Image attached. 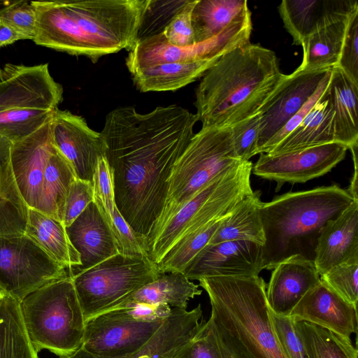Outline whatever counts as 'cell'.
<instances>
[{
	"mask_svg": "<svg viewBox=\"0 0 358 358\" xmlns=\"http://www.w3.org/2000/svg\"><path fill=\"white\" fill-rule=\"evenodd\" d=\"M196 114L177 105L139 113L132 106L108 113L101 132L117 207L147 249L166 202L175 164L194 136Z\"/></svg>",
	"mask_w": 358,
	"mask_h": 358,
	"instance_id": "6da1fadb",
	"label": "cell"
},
{
	"mask_svg": "<svg viewBox=\"0 0 358 358\" xmlns=\"http://www.w3.org/2000/svg\"><path fill=\"white\" fill-rule=\"evenodd\" d=\"M147 0L32 1L38 45L92 60L131 50Z\"/></svg>",
	"mask_w": 358,
	"mask_h": 358,
	"instance_id": "7a4b0ae2",
	"label": "cell"
},
{
	"mask_svg": "<svg viewBox=\"0 0 358 358\" xmlns=\"http://www.w3.org/2000/svg\"><path fill=\"white\" fill-rule=\"evenodd\" d=\"M275 53L248 42L222 55L196 90L201 128L229 127L258 113L283 80Z\"/></svg>",
	"mask_w": 358,
	"mask_h": 358,
	"instance_id": "3957f363",
	"label": "cell"
},
{
	"mask_svg": "<svg viewBox=\"0 0 358 358\" xmlns=\"http://www.w3.org/2000/svg\"><path fill=\"white\" fill-rule=\"evenodd\" d=\"M353 201L346 189L334 184L288 192L262 203L264 269L272 270L296 255L313 261L323 227Z\"/></svg>",
	"mask_w": 358,
	"mask_h": 358,
	"instance_id": "277c9868",
	"label": "cell"
},
{
	"mask_svg": "<svg viewBox=\"0 0 358 358\" xmlns=\"http://www.w3.org/2000/svg\"><path fill=\"white\" fill-rule=\"evenodd\" d=\"M210 317L235 337L252 358H286L275 336L264 280L257 276L205 277Z\"/></svg>",
	"mask_w": 358,
	"mask_h": 358,
	"instance_id": "5b68a950",
	"label": "cell"
},
{
	"mask_svg": "<svg viewBox=\"0 0 358 358\" xmlns=\"http://www.w3.org/2000/svg\"><path fill=\"white\" fill-rule=\"evenodd\" d=\"M20 310L29 338L38 352L61 357L83 344L85 320L71 278L55 280L27 295Z\"/></svg>",
	"mask_w": 358,
	"mask_h": 358,
	"instance_id": "8992f818",
	"label": "cell"
},
{
	"mask_svg": "<svg viewBox=\"0 0 358 358\" xmlns=\"http://www.w3.org/2000/svg\"><path fill=\"white\" fill-rule=\"evenodd\" d=\"M62 99V86L48 64H6L0 80V136L12 143L29 136L51 118Z\"/></svg>",
	"mask_w": 358,
	"mask_h": 358,
	"instance_id": "52a82bcc",
	"label": "cell"
},
{
	"mask_svg": "<svg viewBox=\"0 0 358 358\" xmlns=\"http://www.w3.org/2000/svg\"><path fill=\"white\" fill-rule=\"evenodd\" d=\"M253 164L241 161L212 180L188 201L147 245L149 257L158 264L178 243L229 215L252 193Z\"/></svg>",
	"mask_w": 358,
	"mask_h": 358,
	"instance_id": "ba28073f",
	"label": "cell"
},
{
	"mask_svg": "<svg viewBox=\"0 0 358 358\" xmlns=\"http://www.w3.org/2000/svg\"><path fill=\"white\" fill-rule=\"evenodd\" d=\"M240 162L230 127L201 128L194 134L174 165L164 209L147 245L197 192Z\"/></svg>",
	"mask_w": 358,
	"mask_h": 358,
	"instance_id": "9c48e42d",
	"label": "cell"
},
{
	"mask_svg": "<svg viewBox=\"0 0 358 358\" xmlns=\"http://www.w3.org/2000/svg\"><path fill=\"white\" fill-rule=\"evenodd\" d=\"M168 305L136 304L113 308L85 322L82 348L104 358H127L138 354L170 315Z\"/></svg>",
	"mask_w": 358,
	"mask_h": 358,
	"instance_id": "30bf717a",
	"label": "cell"
},
{
	"mask_svg": "<svg viewBox=\"0 0 358 358\" xmlns=\"http://www.w3.org/2000/svg\"><path fill=\"white\" fill-rule=\"evenodd\" d=\"M161 274L148 256L117 254L71 277L85 322L155 280Z\"/></svg>",
	"mask_w": 358,
	"mask_h": 358,
	"instance_id": "8fae6325",
	"label": "cell"
},
{
	"mask_svg": "<svg viewBox=\"0 0 358 358\" xmlns=\"http://www.w3.org/2000/svg\"><path fill=\"white\" fill-rule=\"evenodd\" d=\"M69 276L68 268L26 234L0 236V285L18 301L47 284Z\"/></svg>",
	"mask_w": 358,
	"mask_h": 358,
	"instance_id": "7c38bea8",
	"label": "cell"
},
{
	"mask_svg": "<svg viewBox=\"0 0 358 358\" xmlns=\"http://www.w3.org/2000/svg\"><path fill=\"white\" fill-rule=\"evenodd\" d=\"M251 12L234 22L219 35L186 47L169 43L163 34L137 41L126 59L131 73L166 63H182L218 59L235 48L250 42Z\"/></svg>",
	"mask_w": 358,
	"mask_h": 358,
	"instance_id": "4fadbf2b",
	"label": "cell"
},
{
	"mask_svg": "<svg viewBox=\"0 0 358 358\" xmlns=\"http://www.w3.org/2000/svg\"><path fill=\"white\" fill-rule=\"evenodd\" d=\"M348 150L332 142L278 155L261 153L252 171L276 182L278 191L285 182H306L326 174L345 158Z\"/></svg>",
	"mask_w": 358,
	"mask_h": 358,
	"instance_id": "5bb4252c",
	"label": "cell"
},
{
	"mask_svg": "<svg viewBox=\"0 0 358 358\" xmlns=\"http://www.w3.org/2000/svg\"><path fill=\"white\" fill-rule=\"evenodd\" d=\"M53 145L72 166L76 177L92 182L106 145L101 132L92 129L80 116L56 109L50 120Z\"/></svg>",
	"mask_w": 358,
	"mask_h": 358,
	"instance_id": "9a60e30c",
	"label": "cell"
},
{
	"mask_svg": "<svg viewBox=\"0 0 358 358\" xmlns=\"http://www.w3.org/2000/svg\"><path fill=\"white\" fill-rule=\"evenodd\" d=\"M331 69L301 71L296 69L285 76L258 111L261 116L258 154L308 101Z\"/></svg>",
	"mask_w": 358,
	"mask_h": 358,
	"instance_id": "2e32d148",
	"label": "cell"
},
{
	"mask_svg": "<svg viewBox=\"0 0 358 358\" xmlns=\"http://www.w3.org/2000/svg\"><path fill=\"white\" fill-rule=\"evenodd\" d=\"M263 246L248 241L208 244L184 274L190 280L205 277L257 276L264 269Z\"/></svg>",
	"mask_w": 358,
	"mask_h": 358,
	"instance_id": "e0dca14e",
	"label": "cell"
},
{
	"mask_svg": "<svg viewBox=\"0 0 358 358\" xmlns=\"http://www.w3.org/2000/svg\"><path fill=\"white\" fill-rule=\"evenodd\" d=\"M50 120L38 129L12 143L10 163L19 191L29 208L38 210L45 169L53 147Z\"/></svg>",
	"mask_w": 358,
	"mask_h": 358,
	"instance_id": "ac0fdd59",
	"label": "cell"
},
{
	"mask_svg": "<svg viewBox=\"0 0 358 358\" xmlns=\"http://www.w3.org/2000/svg\"><path fill=\"white\" fill-rule=\"evenodd\" d=\"M289 316L294 321L308 322L347 338L357 332V306L321 281L303 295Z\"/></svg>",
	"mask_w": 358,
	"mask_h": 358,
	"instance_id": "d6986e66",
	"label": "cell"
},
{
	"mask_svg": "<svg viewBox=\"0 0 358 358\" xmlns=\"http://www.w3.org/2000/svg\"><path fill=\"white\" fill-rule=\"evenodd\" d=\"M357 8L355 0H283L278 12L293 43L302 47L311 34L348 20Z\"/></svg>",
	"mask_w": 358,
	"mask_h": 358,
	"instance_id": "ffe728a7",
	"label": "cell"
},
{
	"mask_svg": "<svg viewBox=\"0 0 358 358\" xmlns=\"http://www.w3.org/2000/svg\"><path fill=\"white\" fill-rule=\"evenodd\" d=\"M272 270L266 301L270 311L280 316H289L303 295L320 282L314 262L300 255L284 259Z\"/></svg>",
	"mask_w": 358,
	"mask_h": 358,
	"instance_id": "44dd1931",
	"label": "cell"
},
{
	"mask_svg": "<svg viewBox=\"0 0 358 358\" xmlns=\"http://www.w3.org/2000/svg\"><path fill=\"white\" fill-rule=\"evenodd\" d=\"M313 262L320 275L340 264H358V201L324 225Z\"/></svg>",
	"mask_w": 358,
	"mask_h": 358,
	"instance_id": "7402d4cb",
	"label": "cell"
},
{
	"mask_svg": "<svg viewBox=\"0 0 358 358\" xmlns=\"http://www.w3.org/2000/svg\"><path fill=\"white\" fill-rule=\"evenodd\" d=\"M66 231L81 262L79 266L69 271L70 277L119 253L110 229L94 201L66 227Z\"/></svg>",
	"mask_w": 358,
	"mask_h": 358,
	"instance_id": "603a6c76",
	"label": "cell"
},
{
	"mask_svg": "<svg viewBox=\"0 0 358 358\" xmlns=\"http://www.w3.org/2000/svg\"><path fill=\"white\" fill-rule=\"evenodd\" d=\"M201 304L192 310L174 308L151 341L136 355L127 358H173L196 334L202 326ZM61 358H104L82 348Z\"/></svg>",
	"mask_w": 358,
	"mask_h": 358,
	"instance_id": "cb8c5ba5",
	"label": "cell"
},
{
	"mask_svg": "<svg viewBox=\"0 0 358 358\" xmlns=\"http://www.w3.org/2000/svg\"><path fill=\"white\" fill-rule=\"evenodd\" d=\"M327 92L333 111L335 141L350 149L358 145V85L334 67Z\"/></svg>",
	"mask_w": 358,
	"mask_h": 358,
	"instance_id": "d4e9b609",
	"label": "cell"
},
{
	"mask_svg": "<svg viewBox=\"0 0 358 358\" xmlns=\"http://www.w3.org/2000/svg\"><path fill=\"white\" fill-rule=\"evenodd\" d=\"M199 287V285L192 282L182 273H161L155 280L123 299L110 309L136 304L168 305L171 308L187 309L188 301L201 294L202 290Z\"/></svg>",
	"mask_w": 358,
	"mask_h": 358,
	"instance_id": "484cf974",
	"label": "cell"
},
{
	"mask_svg": "<svg viewBox=\"0 0 358 358\" xmlns=\"http://www.w3.org/2000/svg\"><path fill=\"white\" fill-rule=\"evenodd\" d=\"M332 142H336L333 111L326 89L302 122L267 154L278 155Z\"/></svg>",
	"mask_w": 358,
	"mask_h": 358,
	"instance_id": "4316f807",
	"label": "cell"
},
{
	"mask_svg": "<svg viewBox=\"0 0 358 358\" xmlns=\"http://www.w3.org/2000/svg\"><path fill=\"white\" fill-rule=\"evenodd\" d=\"M24 234L69 271L81 264L80 255L71 244L62 222L29 208Z\"/></svg>",
	"mask_w": 358,
	"mask_h": 358,
	"instance_id": "83f0119b",
	"label": "cell"
},
{
	"mask_svg": "<svg viewBox=\"0 0 358 358\" xmlns=\"http://www.w3.org/2000/svg\"><path fill=\"white\" fill-rule=\"evenodd\" d=\"M260 191L244 197L224 217L208 244L231 241H248L261 245L265 243L260 208Z\"/></svg>",
	"mask_w": 358,
	"mask_h": 358,
	"instance_id": "f1b7e54d",
	"label": "cell"
},
{
	"mask_svg": "<svg viewBox=\"0 0 358 358\" xmlns=\"http://www.w3.org/2000/svg\"><path fill=\"white\" fill-rule=\"evenodd\" d=\"M218 59L161 64L137 70L131 76L141 92L174 91L202 77Z\"/></svg>",
	"mask_w": 358,
	"mask_h": 358,
	"instance_id": "f546056e",
	"label": "cell"
},
{
	"mask_svg": "<svg viewBox=\"0 0 358 358\" xmlns=\"http://www.w3.org/2000/svg\"><path fill=\"white\" fill-rule=\"evenodd\" d=\"M249 13L246 0H197L192 13L195 43L219 35Z\"/></svg>",
	"mask_w": 358,
	"mask_h": 358,
	"instance_id": "4dcf8cb0",
	"label": "cell"
},
{
	"mask_svg": "<svg viewBox=\"0 0 358 358\" xmlns=\"http://www.w3.org/2000/svg\"><path fill=\"white\" fill-rule=\"evenodd\" d=\"M76 178L71 164L53 145L44 172L38 210L62 222L66 199Z\"/></svg>",
	"mask_w": 358,
	"mask_h": 358,
	"instance_id": "1f68e13d",
	"label": "cell"
},
{
	"mask_svg": "<svg viewBox=\"0 0 358 358\" xmlns=\"http://www.w3.org/2000/svg\"><path fill=\"white\" fill-rule=\"evenodd\" d=\"M28 210L13 174L10 155L0 157V236L24 234Z\"/></svg>",
	"mask_w": 358,
	"mask_h": 358,
	"instance_id": "d6a6232c",
	"label": "cell"
},
{
	"mask_svg": "<svg viewBox=\"0 0 358 358\" xmlns=\"http://www.w3.org/2000/svg\"><path fill=\"white\" fill-rule=\"evenodd\" d=\"M347 21L331 24L311 34L302 46L303 59L297 69L315 71L335 67L343 43Z\"/></svg>",
	"mask_w": 358,
	"mask_h": 358,
	"instance_id": "836d02e7",
	"label": "cell"
},
{
	"mask_svg": "<svg viewBox=\"0 0 358 358\" xmlns=\"http://www.w3.org/2000/svg\"><path fill=\"white\" fill-rule=\"evenodd\" d=\"M0 358H38L24 325L20 302L8 294L0 301Z\"/></svg>",
	"mask_w": 358,
	"mask_h": 358,
	"instance_id": "e575fe53",
	"label": "cell"
},
{
	"mask_svg": "<svg viewBox=\"0 0 358 358\" xmlns=\"http://www.w3.org/2000/svg\"><path fill=\"white\" fill-rule=\"evenodd\" d=\"M294 328L306 358H358L350 338L304 321H294Z\"/></svg>",
	"mask_w": 358,
	"mask_h": 358,
	"instance_id": "d590c367",
	"label": "cell"
},
{
	"mask_svg": "<svg viewBox=\"0 0 358 358\" xmlns=\"http://www.w3.org/2000/svg\"><path fill=\"white\" fill-rule=\"evenodd\" d=\"M224 217L175 245L157 264L159 271L184 273L192 261L208 244Z\"/></svg>",
	"mask_w": 358,
	"mask_h": 358,
	"instance_id": "8d00e7d4",
	"label": "cell"
},
{
	"mask_svg": "<svg viewBox=\"0 0 358 358\" xmlns=\"http://www.w3.org/2000/svg\"><path fill=\"white\" fill-rule=\"evenodd\" d=\"M188 1L189 0H147L141 15L136 42L163 34L173 17Z\"/></svg>",
	"mask_w": 358,
	"mask_h": 358,
	"instance_id": "74e56055",
	"label": "cell"
},
{
	"mask_svg": "<svg viewBox=\"0 0 358 358\" xmlns=\"http://www.w3.org/2000/svg\"><path fill=\"white\" fill-rule=\"evenodd\" d=\"M358 264L336 266L320 275V281L347 301H358Z\"/></svg>",
	"mask_w": 358,
	"mask_h": 358,
	"instance_id": "f35d334b",
	"label": "cell"
},
{
	"mask_svg": "<svg viewBox=\"0 0 358 358\" xmlns=\"http://www.w3.org/2000/svg\"><path fill=\"white\" fill-rule=\"evenodd\" d=\"M260 113L258 112L230 127L234 148L241 161L258 154V137L260 130Z\"/></svg>",
	"mask_w": 358,
	"mask_h": 358,
	"instance_id": "ab89813d",
	"label": "cell"
},
{
	"mask_svg": "<svg viewBox=\"0 0 358 358\" xmlns=\"http://www.w3.org/2000/svg\"><path fill=\"white\" fill-rule=\"evenodd\" d=\"M335 67L358 85V8L348 19L343 43Z\"/></svg>",
	"mask_w": 358,
	"mask_h": 358,
	"instance_id": "60d3db41",
	"label": "cell"
},
{
	"mask_svg": "<svg viewBox=\"0 0 358 358\" xmlns=\"http://www.w3.org/2000/svg\"><path fill=\"white\" fill-rule=\"evenodd\" d=\"M173 358H222L210 320Z\"/></svg>",
	"mask_w": 358,
	"mask_h": 358,
	"instance_id": "b9f144b4",
	"label": "cell"
},
{
	"mask_svg": "<svg viewBox=\"0 0 358 358\" xmlns=\"http://www.w3.org/2000/svg\"><path fill=\"white\" fill-rule=\"evenodd\" d=\"M271 324L286 358H306L304 347L289 316H280L270 311Z\"/></svg>",
	"mask_w": 358,
	"mask_h": 358,
	"instance_id": "7bdbcfd3",
	"label": "cell"
},
{
	"mask_svg": "<svg viewBox=\"0 0 358 358\" xmlns=\"http://www.w3.org/2000/svg\"><path fill=\"white\" fill-rule=\"evenodd\" d=\"M196 2L197 0H189L165 29L163 34L169 43L179 47H186L196 43L192 13Z\"/></svg>",
	"mask_w": 358,
	"mask_h": 358,
	"instance_id": "ee69618b",
	"label": "cell"
},
{
	"mask_svg": "<svg viewBox=\"0 0 358 358\" xmlns=\"http://www.w3.org/2000/svg\"><path fill=\"white\" fill-rule=\"evenodd\" d=\"M94 201L92 182L76 178L71 185L64 207L63 224L69 227Z\"/></svg>",
	"mask_w": 358,
	"mask_h": 358,
	"instance_id": "f6af8a7d",
	"label": "cell"
},
{
	"mask_svg": "<svg viewBox=\"0 0 358 358\" xmlns=\"http://www.w3.org/2000/svg\"><path fill=\"white\" fill-rule=\"evenodd\" d=\"M0 20L6 22L21 33L27 39H34L36 28V12L32 1L20 0L15 6L3 12Z\"/></svg>",
	"mask_w": 358,
	"mask_h": 358,
	"instance_id": "bcb514c9",
	"label": "cell"
},
{
	"mask_svg": "<svg viewBox=\"0 0 358 358\" xmlns=\"http://www.w3.org/2000/svg\"><path fill=\"white\" fill-rule=\"evenodd\" d=\"M331 71L324 78L320 85L312 95V96L308 99V101L298 111V113H296L266 144L261 153H268L273 148H274L282 139L288 136L302 122L304 117L323 95L328 86Z\"/></svg>",
	"mask_w": 358,
	"mask_h": 358,
	"instance_id": "7dc6e473",
	"label": "cell"
},
{
	"mask_svg": "<svg viewBox=\"0 0 358 358\" xmlns=\"http://www.w3.org/2000/svg\"><path fill=\"white\" fill-rule=\"evenodd\" d=\"M209 320L212 323L222 358H252L235 337L229 334L210 317Z\"/></svg>",
	"mask_w": 358,
	"mask_h": 358,
	"instance_id": "c3c4849f",
	"label": "cell"
},
{
	"mask_svg": "<svg viewBox=\"0 0 358 358\" xmlns=\"http://www.w3.org/2000/svg\"><path fill=\"white\" fill-rule=\"evenodd\" d=\"M25 36L10 24L0 20V48L20 40H26Z\"/></svg>",
	"mask_w": 358,
	"mask_h": 358,
	"instance_id": "681fc988",
	"label": "cell"
},
{
	"mask_svg": "<svg viewBox=\"0 0 358 358\" xmlns=\"http://www.w3.org/2000/svg\"><path fill=\"white\" fill-rule=\"evenodd\" d=\"M357 147L358 145H356L349 150H351L352 154V159L354 163V173L353 176L352 177L351 182L349 186V188H348L346 190L350 194V195L352 196L353 200L358 201V192H357V182H358V173H357Z\"/></svg>",
	"mask_w": 358,
	"mask_h": 358,
	"instance_id": "f907efd6",
	"label": "cell"
},
{
	"mask_svg": "<svg viewBox=\"0 0 358 358\" xmlns=\"http://www.w3.org/2000/svg\"><path fill=\"white\" fill-rule=\"evenodd\" d=\"M20 0H15V1H7V0H0V15L5 12L6 10H8L11 7L15 6L17 4Z\"/></svg>",
	"mask_w": 358,
	"mask_h": 358,
	"instance_id": "816d5d0a",
	"label": "cell"
},
{
	"mask_svg": "<svg viewBox=\"0 0 358 358\" xmlns=\"http://www.w3.org/2000/svg\"><path fill=\"white\" fill-rule=\"evenodd\" d=\"M6 293L0 285V301L6 296Z\"/></svg>",
	"mask_w": 358,
	"mask_h": 358,
	"instance_id": "f5cc1de1",
	"label": "cell"
},
{
	"mask_svg": "<svg viewBox=\"0 0 358 358\" xmlns=\"http://www.w3.org/2000/svg\"><path fill=\"white\" fill-rule=\"evenodd\" d=\"M1 68L0 67V80H1Z\"/></svg>",
	"mask_w": 358,
	"mask_h": 358,
	"instance_id": "db71d44e",
	"label": "cell"
}]
</instances>
